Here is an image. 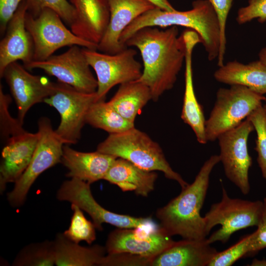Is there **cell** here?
Listing matches in <instances>:
<instances>
[{
  "label": "cell",
  "instance_id": "obj_14",
  "mask_svg": "<svg viewBox=\"0 0 266 266\" xmlns=\"http://www.w3.org/2000/svg\"><path fill=\"white\" fill-rule=\"evenodd\" d=\"M162 228H118L108 235L105 245L108 254L129 253L152 258L175 241Z\"/></svg>",
  "mask_w": 266,
  "mask_h": 266
},
{
  "label": "cell",
  "instance_id": "obj_11",
  "mask_svg": "<svg viewBox=\"0 0 266 266\" xmlns=\"http://www.w3.org/2000/svg\"><path fill=\"white\" fill-rule=\"evenodd\" d=\"M57 199L77 205L92 218L96 229L101 231L103 223H108L118 228L133 229L157 227L150 217H135L111 212L99 204L93 197L90 184L72 178L65 181L57 193Z\"/></svg>",
  "mask_w": 266,
  "mask_h": 266
},
{
  "label": "cell",
  "instance_id": "obj_27",
  "mask_svg": "<svg viewBox=\"0 0 266 266\" xmlns=\"http://www.w3.org/2000/svg\"><path fill=\"white\" fill-rule=\"evenodd\" d=\"M86 123L109 133H116L134 127L123 117L108 102L97 101L90 106L86 116Z\"/></svg>",
  "mask_w": 266,
  "mask_h": 266
},
{
  "label": "cell",
  "instance_id": "obj_8",
  "mask_svg": "<svg viewBox=\"0 0 266 266\" xmlns=\"http://www.w3.org/2000/svg\"><path fill=\"white\" fill-rule=\"evenodd\" d=\"M99 101L96 92L79 91L71 86L58 82L54 92L44 102L55 108L60 122L55 130L64 144H75L80 139L91 105Z\"/></svg>",
  "mask_w": 266,
  "mask_h": 266
},
{
  "label": "cell",
  "instance_id": "obj_9",
  "mask_svg": "<svg viewBox=\"0 0 266 266\" xmlns=\"http://www.w3.org/2000/svg\"><path fill=\"white\" fill-rule=\"evenodd\" d=\"M54 10L44 8L36 17L27 12L25 26L33 42V61H43L60 48L78 45L93 50L98 46L75 35Z\"/></svg>",
  "mask_w": 266,
  "mask_h": 266
},
{
  "label": "cell",
  "instance_id": "obj_22",
  "mask_svg": "<svg viewBox=\"0 0 266 266\" xmlns=\"http://www.w3.org/2000/svg\"><path fill=\"white\" fill-rule=\"evenodd\" d=\"M116 157L96 150L83 152L64 145L61 162L68 172L66 176L89 184L103 179Z\"/></svg>",
  "mask_w": 266,
  "mask_h": 266
},
{
  "label": "cell",
  "instance_id": "obj_40",
  "mask_svg": "<svg viewBox=\"0 0 266 266\" xmlns=\"http://www.w3.org/2000/svg\"><path fill=\"white\" fill-rule=\"evenodd\" d=\"M259 60L266 65V47H264L260 51Z\"/></svg>",
  "mask_w": 266,
  "mask_h": 266
},
{
  "label": "cell",
  "instance_id": "obj_35",
  "mask_svg": "<svg viewBox=\"0 0 266 266\" xmlns=\"http://www.w3.org/2000/svg\"><path fill=\"white\" fill-rule=\"evenodd\" d=\"M255 19L262 23L266 21V0H249L246 6L239 9L236 17L240 25Z\"/></svg>",
  "mask_w": 266,
  "mask_h": 266
},
{
  "label": "cell",
  "instance_id": "obj_23",
  "mask_svg": "<svg viewBox=\"0 0 266 266\" xmlns=\"http://www.w3.org/2000/svg\"><path fill=\"white\" fill-rule=\"evenodd\" d=\"M158 175L154 171L142 169L122 158H116L104 180L118 186L123 192L134 191L144 197L154 189Z\"/></svg>",
  "mask_w": 266,
  "mask_h": 266
},
{
  "label": "cell",
  "instance_id": "obj_21",
  "mask_svg": "<svg viewBox=\"0 0 266 266\" xmlns=\"http://www.w3.org/2000/svg\"><path fill=\"white\" fill-rule=\"evenodd\" d=\"M217 250L207 238L184 239L152 258L150 266H208Z\"/></svg>",
  "mask_w": 266,
  "mask_h": 266
},
{
  "label": "cell",
  "instance_id": "obj_6",
  "mask_svg": "<svg viewBox=\"0 0 266 266\" xmlns=\"http://www.w3.org/2000/svg\"><path fill=\"white\" fill-rule=\"evenodd\" d=\"M263 202L231 198L222 187L220 201L211 205L205 214L206 231L208 234L215 226L221 227L208 238L209 243L220 241L225 243L236 232L253 226H257L262 215Z\"/></svg>",
  "mask_w": 266,
  "mask_h": 266
},
{
  "label": "cell",
  "instance_id": "obj_29",
  "mask_svg": "<svg viewBox=\"0 0 266 266\" xmlns=\"http://www.w3.org/2000/svg\"><path fill=\"white\" fill-rule=\"evenodd\" d=\"M73 214L68 229L64 232V235L70 240L78 243L85 241L92 244L96 239V227L93 223L87 220L81 209L75 204H71Z\"/></svg>",
  "mask_w": 266,
  "mask_h": 266
},
{
  "label": "cell",
  "instance_id": "obj_17",
  "mask_svg": "<svg viewBox=\"0 0 266 266\" xmlns=\"http://www.w3.org/2000/svg\"><path fill=\"white\" fill-rule=\"evenodd\" d=\"M110 10L109 23L97 50L117 53L127 48L120 43L124 30L136 18L156 6L148 0H107Z\"/></svg>",
  "mask_w": 266,
  "mask_h": 266
},
{
  "label": "cell",
  "instance_id": "obj_41",
  "mask_svg": "<svg viewBox=\"0 0 266 266\" xmlns=\"http://www.w3.org/2000/svg\"><path fill=\"white\" fill-rule=\"evenodd\" d=\"M250 266H266V259L258 260L255 259L253 260Z\"/></svg>",
  "mask_w": 266,
  "mask_h": 266
},
{
  "label": "cell",
  "instance_id": "obj_38",
  "mask_svg": "<svg viewBox=\"0 0 266 266\" xmlns=\"http://www.w3.org/2000/svg\"><path fill=\"white\" fill-rule=\"evenodd\" d=\"M24 0H0V31L5 33L8 23Z\"/></svg>",
  "mask_w": 266,
  "mask_h": 266
},
{
  "label": "cell",
  "instance_id": "obj_33",
  "mask_svg": "<svg viewBox=\"0 0 266 266\" xmlns=\"http://www.w3.org/2000/svg\"><path fill=\"white\" fill-rule=\"evenodd\" d=\"M11 101L10 97L4 93L2 85H0V133L2 138L7 140L12 135L18 134L25 130L17 118H13L9 111Z\"/></svg>",
  "mask_w": 266,
  "mask_h": 266
},
{
  "label": "cell",
  "instance_id": "obj_10",
  "mask_svg": "<svg viewBox=\"0 0 266 266\" xmlns=\"http://www.w3.org/2000/svg\"><path fill=\"white\" fill-rule=\"evenodd\" d=\"M83 53L97 75L96 91L99 101L105 100L110 89L118 84L137 80L143 67L135 58L136 50L128 47L114 54L82 48Z\"/></svg>",
  "mask_w": 266,
  "mask_h": 266
},
{
  "label": "cell",
  "instance_id": "obj_7",
  "mask_svg": "<svg viewBox=\"0 0 266 266\" xmlns=\"http://www.w3.org/2000/svg\"><path fill=\"white\" fill-rule=\"evenodd\" d=\"M38 141L31 161L23 174L7 194L10 205L19 207L25 202L36 178L44 171L61 163L64 143L53 129L50 119L41 117L38 121Z\"/></svg>",
  "mask_w": 266,
  "mask_h": 266
},
{
  "label": "cell",
  "instance_id": "obj_13",
  "mask_svg": "<svg viewBox=\"0 0 266 266\" xmlns=\"http://www.w3.org/2000/svg\"><path fill=\"white\" fill-rule=\"evenodd\" d=\"M79 46L73 45L66 52L52 55L47 59L33 61L24 66L28 70L38 68L55 77L58 82L71 86L87 93L97 91L98 82L91 66Z\"/></svg>",
  "mask_w": 266,
  "mask_h": 266
},
{
  "label": "cell",
  "instance_id": "obj_25",
  "mask_svg": "<svg viewBox=\"0 0 266 266\" xmlns=\"http://www.w3.org/2000/svg\"><path fill=\"white\" fill-rule=\"evenodd\" d=\"M53 241L57 266H101L107 252L105 247L99 245L80 246L63 233H57Z\"/></svg>",
  "mask_w": 266,
  "mask_h": 266
},
{
  "label": "cell",
  "instance_id": "obj_36",
  "mask_svg": "<svg viewBox=\"0 0 266 266\" xmlns=\"http://www.w3.org/2000/svg\"><path fill=\"white\" fill-rule=\"evenodd\" d=\"M150 259L129 253L108 254L104 257L102 266H149Z\"/></svg>",
  "mask_w": 266,
  "mask_h": 266
},
{
  "label": "cell",
  "instance_id": "obj_31",
  "mask_svg": "<svg viewBox=\"0 0 266 266\" xmlns=\"http://www.w3.org/2000/svg\"><path fill=\"white\" fill-rule=\"evenodd\" d=\"M27 12L36 17L44 8L56 11L63 21L70 25L75 18L76 12L73 6L67 0H26Z\"/></svg>",
  "mask_w": 266,
  "mask_h": 266
},
{
  "label": "cell",
  "instance_id": "obj_37",
  "mask_svg": "<svg viewBox=\"0 0 266 266\" xmlns=\"http://www.w3.org/2000/svg\"><path fill=\"white\" fill-rule=\"evenodd\" d=\"M263 206L257 229L252 233L249 253L247 256L255 254L266 248V197L263 200Z\"/></svg>",
  "mask_w": 266,
  "mask_h": 266
},
{
  "label": "cell",
  "instance_id": "obj_42",
  "mask_svg": "<svg viewBox=\"0 0 266 266\" xmlns=\"http://www.w3.org/2000/svg\"><path fill=\"white\" fill-rule=\"evenodd\" d=\"M264 101H265V103H264V105H263V107H264V110L265 111L266 115V99L264 100Z\"/></svg>",
  "mask_w": 266,
  "mask_h": 266
},
{
  "label": "cell",
  "instance_id": "obj_3",
  "mask_svg": "<svg viewBox=\"0 0 266 266\" xmlns=\"http://www.w3.org/2000/svg\"><path fill=\"white\" fill-rule=\"evenodd\" d=\"M182 26L199 35L208 59L218 58L220 47V29L215 12L208 0H196L189 10L168 11L158 7L151 9L136 18L123 31L120 43L124 47L127 40L139 30L148 27L162 28Z\"/></svg>",
  "mask_w": 266,
  "mask_h": 266
},
{
  "label": "cell",
  "instance_id": "obj_32",
  "mask_svg": "<svg viewBox=\"0 0 266 266\" xmlns=\"http://www.w3.org/2000/svg\"><path fill=\"white\" fill-rule=\"evenodd\" d=\"M251 237L252 233L242 237L224 251H218L208 266H230L241 258L247 256Z\"/></svg>",
  "mask_w": 266,
  "mask_h": 266
},
{
  "label": "cell",
  "instance_id": "obj_34",
  "mask_svg": "<svg viewBox=\"0 0 266 266\" xmlns=\"http://www.w3.org/2000/svg\"><path fill=\"white\" fill-rule=\"evenodd\" d=\"M211 4L217 15L220 29V47L217 58L219 66L224 63L226 52V27L228 16L233 0H208Z\"/></svg>",
  "mask_w": 266,
  "mask_h": 266
},
{
  "label": "cell",
  "instance_id": "obj_20",
  "mask_svg": "<svg viewBox=\"0 0 266 266\" xmlns=\"http://www.w3.org/2000/svg\"><path fill=\"white\" fill-rule=\"evenodd\" d=\"M76 16L70 25L79 38L97 46L107 28L110 10L107 0H70Z\"/></svg>",
  "mask_w": 266,
  "mask_h": 266
},
{
  "label": "cell",
  "instance_id": "obj_28",
  "mask_svg": "<svg viewBox=\"0 0 266 266\" xmlns=\"http://www.w3.org/2000/svg\"><path fill=\"white\" fill-rule=\"evenodd\" d=\"M53 241L45 240L27 245L18 252L13 266H52L55 265Z\"/></svg>",
  "mask_w": 266,
  "mask_h": 266
},
{
  "label": "cell",
  "instance_id": "obj_19",
  "mask_svg": "<svg viewBox=\"0 0 266 266\" xmlns=\"http://www.w3.org/2000/svg\"><path fill=\"white\" fill-rule=\"evenodd\" d=\"M185 48V90L181 118L193 131L200 144L207 142L205 134V122L201 105L195 94L193 77L192 54L195 46L201 40L198 33L191 29L181 34Z\"/></svg>",
  "mask_w": 266,
  "mask_h": 266
},
{
  "label": "cell",
  "instance_id": "obj_39",
  "mask_svg": "<svg viewBox=\"0 0 266 266\" xmlns=\"http://www.w3.org/2000/svg\"><path fill=\"white\" fill-rule=\"evenodd\" d=\"M153 3L156 6L163 10L173 11L176 9L169 3L168 0H148Z\"/></svg>",
  "mask_w": 266,
  "mask_h": 266
},
{
  "label": "cell",
  "instance_id": "obj_30",
  "mask_svg": "<svg viewBox=\"0 0 266 266\" xmlns=\"http://www.w3.org/2000/svg\"><path fill=\"white\" fill-rule=\"evenodd\" d=\"M247 118L251 122L256 132L255 149L257 153V162L262 176L266 180V115L263 104Z\"/></svg>",
  "mask_w": 266,
  "mask_h": 266
},
{
  "label": "cell",
  "instance_id": "obj_26",
  "mask_svg": "<svg viewBox=\"0 0 266 266\" xmlns=\"http://www.w3.org/2000/svg\"><path fill=\"white\" fill-rule=\"evenodd\" d=\"M151 100L149 88L136 80L121 84L108 102L123 117L134 123L137 115Z\"/></svg>",
  "mask_w": 266,
  "mask_h": 266
},
{
  "label": "cell",
  "instance_id": "obj_18",
  "mask_svg": "<svg viewBox=\"0 0 266 266\" xmlns=\"http://www.w3.org/2000/svg\"><path fill=\"white\" fill-rule=\"evenodd\" d=\"M39 139L35 133L26 131L6 140L1 151L0 165V193L2 194L8 183H15L28 167Z\"/></svg>",
  "mask_w": 266,
  "mask_h": 266
},
{
  "label": "cell",
  "instance_id": "obj_1",
  "mask_svg": "<svg viewBox=\"0 0 266 266\" xmlns=\"http://www.w3.org/2000/svg\"><path fill=\"white\" fill-rule=\"evenodd\" d=\"M125 46L139 50L143 69L137 80L149 88L152 100L157 101L173 87L185 62L184 43L182 35H178L177 27L142 28L127 40Z\"/></svg>",
  "mask_w": 266,
  "mask_h": 266
},
{
  "label": "cell",
  "instance_id": "obj_12",
  "mask_svg": "<svg viewBox=\"0 0 266 266\" xmlns=\"http://www.w3.org/2000/svg\"><path fill=\"white\" fill-rule=\"evenodd\" d=\"M253 131L252 123L246 118L217 138L220 162L223 165L225 174L243 195H247L250 190L249 170L252 159L248 152V140Z\"/></svg>",
  "mask_w": 266,
  "mask_h": 266
},
{
  "label": "cell",
  "instance_id": "obj_5",
  "mask_svg": "<svg viewBox=\"0 0 266 266\" xmlns=\"http://www.w3.org/2000/svg\"><path fill=\"white\" fill-rule=\"evenodd\" d=\"M266 99L240 85L220 88L216 100L205 122V134L208 141H214L223 133L238 126Z\"/></svg>",
  "mask_w": 266,
  "mask_h": 266
},
{
  "label": "cell",
  "instance_id": "obj_4",
  "mask_svg": "<svg viewBox=\"0 0 266 266\" xmlns=\"http://www.w3.org/2000/svg\"><path fill=\"white\" fill-rule=\"evenodd\" d=\"M97 151L124 159L148 171H162L166 178L177 182L182 189L189 184L171 168L159 144L134 127L109 134L98 144Z\"/></svg>",
  "mask_w": 266,
  "mask_h": 266
},
{
  "label": "cell",
  "instance_id": "obj_24",
  "mask_svg": "<svg viewBox=\"0 0 266 266\" xmlns=\"http://www.w3.org/2000/svg\"><path fill=\"white\" fill-rule=\"evenodd\" d=\"M219 67L214 73L218 82L244 86L259 94H266V65L260 60L248 64L232 61Z\"/></svg>",
  "mask_w": 266,
  "mask_h": 266
},
{
  "label": "cell",
  "instance_id": "obj_16",
  "mask_svg": "<svg viewBox=\"0 0 266 266\" xmlns=\"http://www.w3.org/2000/svg\"><path fill=\"white\" fill-rule=\"evenodd\" d=\"M26 0L22 1L9 21L4 36L0 42V77L6 67L22 61L25 66L33 61V42L25 26Z\"/></svg>",
  "mask_w": 266,
  "mask_h": 266
},
{
  "label": "cell",
  "instance_id": "obj_2",
  "mask_svg": "<svg viewBox=\"0 0 266 266\" xmlns=\"http://www.w3.org/2000/svg\"><path fill=\"white\" fill-rule=\"evenodd\" d=\"M220 162L219 155L210 156L203 164L194 181L156 213L160 227L169 235L183 239H201L207 234L204 217L200 215L209 184L211 173Z\"/></svg>",
  "mask_w": 266,
  "mask_h": 266
},
{
  "label": "cell",
  "instance_id": "obj_15",
  "mask_svg": "<svg viewBox=\"0 0 266 266\" xmlns=\"http://www.w3.org/2000/svg\"><path fill=\"white\" fill-rule=\"evenodd\" d=\"M2 78L8 84L17 108V119L23 124L29 109L44 102L54 91L56 83L47 78L30 73L18 62L5 68Z\"/></svg>",
  "mask_w": 266,
  "mask_h": 266
}]
</instances>
